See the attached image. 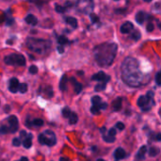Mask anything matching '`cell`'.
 <instances>
[{"label": "cell", "mask_w": 161, "mask_h": 161, "mask_svg": "<svg viewBox=\"0 0 161 161\" xmlns=\"http://www.w3.org/2000/svg\"><path fill=\"white\" fill-rule=\"evenodd\" d=\"M116 44H105L97 46L94 49V57L97 63L100 66L110 65L116 56Z\"/></svg>", "instance_id": "obj_1"}, {"label": "cell", "mask_w": 161, "mask_h": 161, "mask_svg": "<svg viewBox=\"0 0 161 161\" xmlns=\"http://www.w3.org/2000/svg\"><path fill=\"white\" fill-rule=\"evenodd\" d=\"M27 45L31 51L41 55V54H44L48 51L51 43L45 40H37V39L29 38L27 41Z\"/></svg>", "instance_id": "obj_2"}, {"label": "cell", "mask_w": 161, "mask_h": 161, "mask_svg": "<svg viewBox=\"0 0 161 161\" xmlns=\"http://www.w3.org/2000/svg\"><path fill=\"white\" fill-rule=\"evenodd\" d=\"M5 63L8 65H18V66H25V59L22 54H10L6 56L4 59Z\"/></svg>", "instance_id": "obj_3"}, {"label": "cell", "mask_w": 161, "mask_h": 161, "mask_svg": "<svg viewBox=\"0 0 161 161\" xmlns=\"http://www.w3.org/2000/svg\"><path fill=\"white\" fill-rule=\"evenodd\" d=\"M39 142L41 144H46L48 146H53L56 144V136L54 132H52L51 130H46L44 133H41L39 135Z\"/></svg>", "instance_id": "obj_4"}, {"label": "cell", "mask_w": 161, "mask_h": 161, "mask_svg": "<svg viewBox=\"0 0 161 161\" xmlns=\"http://www.w3.org/2000/svg\"><path fill=\"white\" fill-rule=\"evenodd\" d=\"M93 0H78L77 9L83 13H90L93 9Z\"/></svg>", "instance_id": "obj_5"}, {"label": "cell", "mask_w": 161, "mask_h": 161, "mask_svg": "<svg viewBox=\"0 0 161 161\" xmlns=\"http://www.w3.org/2000/svg\"><path fill=\"white\" fill-rule=\"evenodd\" d=\"M91 79L92 80H96V81H100V82H104V83H106V84H107V82L110 81V77L106 75V74L104 72H99V73H97V74L93 75L92 77H91Z\"/></svg>", "instance_id": "obj_6"}, {"label": "cell", "mask_w": 161, "mask_h": 161, "mask_svg": "<svg viewBox=\"0 0 161 161\" xmlns=\"http://www.w3.org/2000/svg\"><path fill=\"white\" fill-rule=\"evenodd\" d=\"M9 123L10 124L9 131L12 133H15L18 129V119H17V117L14 116V115H12L9 118Z\"/></svg>", "instance_id": "obj_7"}, {"label": "cell", "mask_w": 161, "mask_h": 161, "mask_svg": "<svg viewBox=\"0 0 161 161\" xmlns=\"http://www.w3.org/2000/svg\"><path fill=\"white\" fill-rule=\"evenodd\" d=\"M18 87H19V81L17 78H12L9 80V90L15 93V92H17L18 91Z\"/></svg>", "instance_id": "obj_8"}, {"label": "cell", "mask_w": 161, "mask_h": 161, "mask_svg": "<svg viewBox=\"0 0 161 161\" xmlns=\"http://www.w3.org/2000/svg\"><path fill=\"white\" fill-rule=\"evenodd\" d=\"M133 29H134L133 24L131 22H125L121 27V32L123 34H127V33H130Z\"/></svg>", "instance_id": "obj_9"}, {"label": "cell", "mask_w": 161, "mask_h": 161, "mask_svg": "<svg viewBox=\"0 0 161 161\" xmlns=\"http://www.w3.org/2000/svg\"><path fill=\"white\" fill-rule=\"evenodd\" d=\"M153 99H150V98H148L146 95H141V97L139 98V100H138V106L139 107H144L146 105H148V104L150 102H152Z\"/></svg>", "instance_id": "obj_10"}, {"label": "cell", "mask_w": 161, "mask_h": 161, "mask_svg": "<svg viewBox=\"0 0 161 161\" xmlns=\"http://www.w3.org/2000/svg\"><path fill=\"white\" fill-rule=\"evenodd\" d=\"M114 157H115L117 160L123 159L125 157V152H124V150L123 148H117L115 150V152H114Z\"/></svg>", "instance_id": "obj_11"}, {"label": "cell", "mask_w": 161, "mask_h": 161, "mask_svg": "<svg viewBox=\"0 0 161 161\" xmlns=\"http://www.w3.org/2000/svg\"><path fill=\"white\" fill-rule=\"evenodd\" d=\"M32 134H28L27 137L25 138L24 139V141H23V145H24V147H25L27 149L30 148L31 147V145H32V141H31V139H32Z\"/></svg>", "instance_id": "obj_12"}, {"label": "cell", "mask_w": 161, "mask_h": 161, "mask_svg": "<svg viewBox=\"0 0 161 161\" xmlns=\"http://www.w3.org/2000/svg\"><path fill=\"white\" fill-rule=\"evenodd\" d=\"M25 22H27L28 24H29V25H37V23H38V19L36 18L33 14H28V16L25 17Z\"/></svg>", "instance_id": "obj_13"}, {"label": "cell", "mask_w": 161, "mask_h": 161, "mask_svg": "<svg viewBox=\"0 0 161 161\" xmlns=\"http://www.w3.org/2000/svg\"><path fill=\"white\" fill-rule=\"evenodd\" d=\"M145 18H146V14L143 12H139L136 15V21L139 25H142L144 23Z\"/></svg>", "instance_id": "obj_14"}, {"label": "cell", "mask_w": 161, "mask_h": 161, "mask_svg": "<svg viewBox=\"0 0 161 161\" xmlns=\"http://www.w3.org/2000/svg\"><path fill=\"white\" fill-rule=\"evenodd\" d=\"M112 107H113V110L115 111H119L122 108V98H117V99L113 102L112 104Z\"/></svg>", "instance_id": "obj_15"}, {"label": "cell", "mask_w": 161, "mask_h": 161, "mask_svg": "<svg viewBox=\"0 0 161 161\" xmlns=\"http://www.w3.org/2000/svg\"><path fill=\"white\" fill-rule=\"evenodd\" d=\"M71 81H72L73 83H74V85H75V91L76 94H78V93H80L81 91H82V85L80 84L79 82H77V81L75 80V78H74V77H72V78H71Z\"/></svg>", "instance_id": "obj_16"}, {"label": "cell", "mask_w": 161, "mask_h": 161, "mask_svg": "<svg viewBox=\"0 0 161 161\" xmlns=\"http://www.w3.org/2000/svg\"><path fill=\"white\" fill-rule=\"evenodd\" d=\"M146 152H147V147H146V145H143V146H141V149L139 150L138 154H137V157H138L139 159H143L145 154H146Z\"/></svg>", "instance_id": "obj_17"}, {"label": "cell", "mask_w": 161, "mask_h": 161, "mask_svg": "<svg viewBox=\"0 0 161 161\" xmlns=\"http://www.w3.org/2000/svg\"><path fill=\"white\" fill-rule=\"evenodd\" d=\"M67 81H68V79H67V76L64 75L63 76H62V78L60 80V83H59V89H60V91H66V89H67Z\"/></svg>", "instance_id": "obj_18"}, {"label": "cell", "mask_w": 161, "mask_h": 161, "mask_svg": "<svg viewBox=\"0 0 161 161\" xmlns=\"http://www.w3.org/2000/svg\"><path fill=\"white\" fill-rule=\"evenodd\" d=\"M67 24H69L73 28H77V20L74 17H68L66 19Z\"/></svg>", "instance_id": "obj_19"}, {"label": "cell", "mask_w": 161, "mask_h": 161, "mask_svg": "<svg viewBox=\"0 0 161 161\" xmlns=\"http://www.w3.org/2000/svg\"><path fill=\"white\" fill-rule=\"evenodd\" d=\"M69 118H70V120H69L70 124H75L77 123V120H78V117H77V115L75 112H71Z\"/></svg>", "instance_id": "obj_20"}, {"label": "cell", "mask_w": 161, "mask_h": 161, "mask_svg": "<svg viewBox=\"0 0 161 161\" xmlns=\"http://www.w3.org/2000/svg\"><path fill=\"white\" fill-rule=\"evenodd\" d=\"M58 41H59V44L60 45H62V46H63L64 44H68V43H69L68 39H67V38L65 37V36H59V39H58Z\"/></svg>", "instance_id": "obj_21"}, {"label": "cell", "mask_w": 161, "mask_h": 161, "mask_svg": "<svg viewBox=\"0 0 161 161\" xmlns=\"http://www.w3.org/2000/svg\"><path fill=\"white\" fill-rule=\"evenodd\" d=\"M158 154H159V149L157 147H152L149 151L150 157H155V155H157Z\"/></svg>", "instance_id": "obj_22"}, {"label": "cell", "mask_w": 161, "mask_h": 161, "mask_svg": "<svg viewBox=\"0 0 161 161\" xmlns=\"http://www.w3.org/2000/svg\"><path fill=\"white\" fill-rule=\"evenodd\" d=\"M18 90H19L20 92H22V93L27 92V91H28V84H27V83H22V84H19Z\"/></svg>", "instance_id": "obj_23"}, {"label": "cell", "mask_w": 161, "mask_h": 161, "mask_svg": "<svg viewBox=\"0 0 161 161\" xmlns=\"http://www.w3.org/2000/svg\"><path fill=\"white\" fill-rule=\"evenodd\" d=\"M102 102V99H101V97L100 96H93L92 98H91V103H92V105H96V106H98L99 104Z\"/></svg>", "instance_id": "obj_24"}, {"label": "cell", "mask_w": 161, "mask_h": 161, "mask_svg": "<svg viewBox=\"0 0 161 161\" xmlns=\"http://www.w3.org/2000/svg\"><path fill=\"white\" fill-rule=\"evenodd\" d=\"M106 89V83H100V84H97L95 86V91H104Z\"/></svg>", "instance_id": "obj_25"}, {"label": "cell", "mask_w": 161, "mask_h": 161, "mask_svg": "<svg viewBox=\"0 0 161 161\" xmlns=\"http://www.w3.org/2000/svg\"><path fill=\"white\" fill-rule=\"evenodd\" d=\"M141 33L139 32V31H134V32L132 33L131 35V38L134 40V41H139V39H141Z\"/></svg>", "instance_id": "obj_26"}, {"label": "cell", "mask_w": 161, "mask_h": 161, "mask_svg": "<svg viewBox=\"0 0 161 161\" xmlns=\"http://www.w3.org/2000/svg\"><path fill=\"white\" fill-rule=\"evenodd\" d=\"M70 114H71V110H69V107H64L63 110H62V115H63L64 118H69L70 116Z\"/></svg>", "instance_id": "obj_27"}, {"label": "cell", "mask_w": 161, "mask_h": 161, "mask_svg": "<svg viewBox=\"0 0 161 161\" xmlns=\"http://www.w3.org/2000/svg\"><path fill=\"white\" fill-rule=\"evenodd\" d=\"M103 139H105V141H107V142H110V143H112V142H114L115 141V137H112V136H105V135H103Z\"/></svg>", "instance_id": "obj_28"}, {"label": "cell", "mask_w": 161, "mask_h": 161, "mask_svg": "<svg viewBox=\"0 0 161 161\" xmlns=\"http://www.w3.org/2000/svg\"><path fill=\"white\" fill-rule=\"evenodd\" d=\"M32 124L35 126H41L44 124V121L41 120V119H35V120L32 122Z\"/></svg>", "instance_id": "obj_29"}, {"label": "cell", "mask_w": 161, "mask_h": 161, "mask_svg": "<svg viewBox=\"0 0 161 161\" xmlns=\"http://www.w3.org/2000/svg\"><path fill=\"white\" fill-rule=\"evenodd\" d=\"M99 111H100V108L98 107V106L92 105V107H91V112L92 114H98V113H99Z\"/></svg>", "instance_id": "obj_30"}, {"label": "cell", "mask_w": 161, "mask_h": 161, "mask_svg": "<svg viewBox=\"0 0 161 161\" xmlns=\"http://www.w3.org/2000/svg\"><path fill=\"white\" fill-rule=\"evenodd\" d=\"M29 73H30V74H33V75L37 74V73H38V68H37V66L31 65V66L29 67Z\"/></svg>", "instance_id": "obj_31"}, {"label": "cell", "mask_w": 161, "mask_h": 161, "mask_svg": "<svg viewBox=\"0 0 161 161\" xmlns=\"http://www.w3.org/2000/svg\"><path fill=\"white\" fill-rule=\"evenodd\" d=\"M55 9H56L57 12H59V13H62V12H65V8H64V7H62V6H60V5H58V4H57L56 6H55Z\"/></svg>", "instance_id": "obj_32"}, {"label": "cell", "mask_w": 161, "mask_h": 161, "mask_svg": "<svg viewBox=\"0 0 161 161\" xmlns=\"http://www.w3.org/2000/svg\"><path fill=\"white\" fill-rule=\"evenodd\" d=\"M9 132V127L6 126V125H3L0 127V133L1 134H7Z\"/></svg>", "instance_id": "obj_33"}, {"label": "cell", "mask_w": 161, "mask_h": 161, "mask_svg": "<svg viewBox=\"0 0 161 161\" xmlns=\"http://www.w3.org/2000/svg\"><path fill=\"white\" fill-rule=\"evenodd\" d=\"M90 17H91V20L92 23H97L98 21H99V18H98V16H96V15L93 14V13L90 14Z\"/></svg>", "instance_id": "obj_34"}, {"label": "cell", "mask_w": 161, "mask_h": 161, "mask_svg": "<svg viewBox=\"0 0 161 161\" xmlns=\"http://www.w3.org/2000/svg\"><path fill=\"white\" fill-rule=\"evenodd\" d=\"M12 144L14 145V146L19 147L20 145H21V139H18V138H14V139H13V141H12Z\"/></svg>", "instance_id": "obj_35"}, {"label": "cell", "mask_w": 161, "mask_h": 161, "mask_svg": "<svg viewBox=\"0 0 161 161\" xmlns=\"http://www.w3.org/2000/svg\"><path fill=\"white\" fill-rule=\"evenodd\" d=\"M116 127L119 129V130H123V129H124V124L122 122H118L116 123Z\"/></svg>", "instance_id": "obj_36"}, {"label": "cell", "mask_w": 161, "mask_h": 161, "mask_svg": "<svg viewBox=\"0 0 161 161\" xmlns=\"http://www.w3.org/2000/svg\"><path fill=\"white\" fill-rule=\"evenodd\" d=\"M146 28H147V30L149 31V32H152V31L154 29V24H152V23H149V24L147 25Z\"/></svg>", "instance_id": "obj_37"}, {"label": "cell", "mask_w": 161, "mask_h": 161, "mask_svg": "<svg viewBox=\"0 0 161 161\" xmlns=\"http://www.w3.org/2000/svg\"><path fill=\"white\" fill-rule=\"evenodd\" d=\"M160 72H158L157 74V75H155V82H157V84L159 86L160 84H161V82H160Z\"/></svg>", "instance_id": "obj_38"}, {"label": "cell", "mask_w": 161, "mask_h": 161, "mask_svg": "<svg viewBox=\"0 0 161 161\" xmlns=\"http://www.w3.org/2000/svg\"><path fill=\"white\" fill-rule=\"evenodd\" d=\"M116 135V129L111 128L110 131H108V136H112V137H115Z\"/></svg>", "instance_id": "obj_39"}, {"label": "cell", "mask_w": 161, "mask_h": 161, "mask_svg": "<svg viewBox=\"0 0 161 161\" xmlns=\"http://www.w3.org/2000/svg\"><path fill=\"white\" fill-rule=\"evenodd\" d=\"M107 105L106 103H100L99 105H98V107L100 108V110H105V108H107Z\"/></svg>", "instance_id": "obj_40"}, {"label": "cell", "mask_w": 161, "mask_h": 161, "mask_svg": "<svg viewBox=\"0 0 161 161\" xmlns=\"http://www.w3.org/2000/svg\"><path fill=\"white\" fill-rule=\"evenodd\" d=\"M27 136H28V133L25 132V130H22V131L20 132V138L21 139H24V138H25Z\"/></svg>", "instance_id": "obj_41"}, {"label": "cell", "mask_w": 161, "mask_h": 161, "mask_svg": "<svg viewBox=\"0 0 161 161\" xmlns=\"http://www.w3.org/2000/svg\"><path fill=\"white\" fill-rule=\"evenodd\" d=\"M58 51L59 52V53H63V52H64V48H63V46H62V45L58 46Z\"/></svg>", "instance_id": "obj_42"}, {"label": "cell", "mask_w": 161, "mask_h": 161, "mask_svg": "<svg viewBox=\"0 0 161 161\" xmlns=\"http://www.w3.org/2000/svg\"><path fill=\"white\" fill-rule=\"evenodd\" d=\"M157 141H161V134H160V133L157 134Z\"/></svg>", "instance_id": "obj_43"}, {"label": "cell", "mask_w": 161, "mask_h": 161, "mask_svg": "<svg viewBox=\"0 0 161 161\" xmlns=\"http://www.w3.org/2000/svg\"><path fill=\"white\" fill-rule=\"evenodd\" d=\"M100 131H101V133L104 135V134L106 133V127H102V128L100 129Z\"/></svg>", "instance_id": "obj_44"}, {"label": "cell", "mask_w": 161, "mask_h": 161, "mask_svg": "<svg viewBox=\"0 0 161 161\" xmlns=\"http://www.w3.org/2000/svg\"><path fill=\"white\" fill-rule=\"evenodd\" d=\"M20 161H28V157H23L22 158L20 159Z\"/></svg>", "instance_id": "obj_45"}, {"label": "cell", "mask_w": 161, "mask_h": 161, "mask_svg": "<svg viewBox=\"0 0 161 161\" xmlns=\"http://www.w3.org/2000/svg\"><path fill=\"white\" fill-rule=\"evenodd\" d=\"M59 161H68V159H66V158H63V157H61L59 159Z\"/></svg>", "instance_id": "obj_46"}, {"label": "cell", "mask_w": 161, "mask_h": 161, "mask_svg": "<svg viewBox=\"0 0 161 161\" xmlns=\"http://www.w3.org/2000/svg\"><path fill=\"white\" fill-rule=\"evenodd\" d=\"M9 106H7V107H6V112H8V111H9Z\"/></svg>", "instance_id": "obj_47"}, {"label": "cell", "mask_w": 161, "mask_h": 161, "mask_svg": "<svg viewBox=\"0 0 161 161\" xmlns=\"http://www.w3.org/2000/svg\"><path fill=\"white\" fill-rule=\"evenodd\" d=\"M97 161H106V160H104V159H102V158H100V159H98Z\"/></svg>", "instance_id": "obj_48"}, {"label": "cell", "mask_w": 161, "mask_h": 161, "mask_svg": "<svg viewBox=\"0 0 161 161\" xmlns=\"http://www.w3.org/2000/svg\"><path fill=\"white\" fill-rule=\"evenodd\" d=\"M144 1H146V2H151L152 0H144Z\"/></svg>", "instance_id": "obj_49"}]
</instances>
